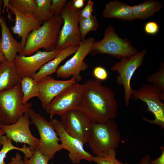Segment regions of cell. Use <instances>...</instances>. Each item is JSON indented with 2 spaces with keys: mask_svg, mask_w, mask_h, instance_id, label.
Wrapping results in <instances>:
<instances>
[{
  "mask_svg": "<svg viewBox=\"0 0 164 164\" xmlns=\"http://www.w3.org/2000/svg\"><path fill=\"white\" fill-rule=\"evenodd\" d=\"M84 84V92L78 108L92 121L103 122L115 119L118 103L114 92L96 79L87 80Z\"/></svg>",
  "mask_w": 164,
  "mask_h": 164,
  "instance_id": "1",
  "label": "cell"
},
{
  "mask_svg": "<svg viewBox=\"0 0 164 164\" xmlns=\"http://www.w3.org/2000/svg\"><path fill=\"white\" fill-rule=\"evenodd\" d=\"M63 21L60 16H54L38 29L28 35L20 55L29 56L40 49L50 51L56 49L60 31Z\"/></svg>",
  "mask_w": 164,
  "mask_h": 164,
  "instance_id": "2",
  "label": "cell"
},
{
  "mask_svg": "<svg viewBox=\"0 0 164 164\" xmlns=\"http://www.w3.org/2000/svg\"><path fill=\"white\" fill-rule=\"evenodd\" d=\"M121 139V134L114 120L103 122L92 121L87 142L95 156H102L111 149H116Z\"/></svg>",
  "mask_w": 164,
  "mask_h": 164,
  "instance_id": "3",
  "label": "cell"
},
{
  "mask_svg": "<svg viewBox=\"0 0 164 164\" xmlns=\"http://www.w3.org/2000/svg\"><path fill=\"white\" fill-rule=\"evenodd\" d=\"M31 123L36 127L40 137L37 149L50 160L56 152L63 149L52 120L44 117L30 108L27 111Z\"/></svg>",
  "mask_w": 164,
  "mask_h": 164,
  "instance_id": "4",
  "label": "cell"
},
{
  "mask_svg": "<svg viewBox=\"0 0 164 164\" xmlns=\"http://www.w3.org/2000/svg\"><path fill=\"white\" fill-rule=\"evenodd\" d=\"M81 10L74 8L72 1H67L59 15L63 21V25L59 32L56 49L61 50L80 45L82 41L79 26Z\"/></svg>",
  "mask_w": 164,
  "mask_h": 164,
  "instance_id": "5",
  "label": "cell"
},
{
  "mask_svg": "<svg viewBox=\"0 0 164 164\" xmlns=\"http://www.w3.org/2000/svg\"><path fill=\"white\" fill-rule=\"evenodd\" d=\"M23 97L20 83L0 92V117L3 124L15 123L32 107L31 102L23 104Z\"/></svg>",
  "mask_w": 164,
  "mask_h": 164,
  "instance_id": "6",
  "label": "cell"
},
{
  "mask_svg": "<svg viewBox=\"0 0 164 164\" xmlns=\"http://www.w3.org/2000/svg\"><path fill=\"white\" fill-rule=\"evenodd\" d=\"M92 51L107 54L121 59L129 57L138 52L129 40L120 37L111 25L106 29L103 39L99 41H95Z\"/></svg>",
  "mask_w": 164,
  "mask_h": 164,
  "instance_id": "7",
  "label": "cell"
},
{
  "mask_svg": "<svg viewBox=\"0 0 164 164\" xmlns=\"http://www.w3.org/2000/svg\"><path fill=\"white\" fill-rule=\"evenodd\" d=\"M131 97L133 100H140L144 102L148 107V111L154 116V119L150 120L142 116L143 119L150 123L164 129V92L151 84H143L138 89H132Z\"/></svg>",
  "mask_w": 164,
  "mask_h": 164,
  "instance_id": "8",
  "label": "cell"
},
{
  "mask_svg": "<svg viewBox=\"0 0 164 164\" xmlns=\"http://www.w3.org/2000/svg\"><path fill=\"white\" fill-rule=\"evenodd\" d=\"M95 39L89 37L82 40L74 54L63 65L58 67L57 77L67 79L71 77L78 83L82 80L80 73L86 70L88 65L84 61L86 56L92 52Z\"/></svg>",
  "mask_w": 164,
  "mask_h": 164,
  "instance_id": "9",
  "label": "cell"
},
{
  "mask_svg": "<svg viewBox=\"0 0 164 164\" xmlns=\"http://www.w3.org/2000/svg\"><path fill=\"white\" fill-rule=\"evenodd\" d=\"M147 52V50L145 49L134 55L122 58L111 67L112 71L118 73L116 81L118 84L123 87L126 106L129 105L132 93L130 85L132 77L136 70L142 65Z\"/></svg>",
  "mask_w": 164,
  "mask_h": 164,
  "instance_id": "10",
  "label": "cell"
},
{
  "mask_svg": "<svg viewBox=\"0 0 164 164\" xmlns=\"http://www.w3.org/2000/svg\"><path fill=\"white\" fill-rule=\"evenodd\" d=\"M84 89V84L76 82L70 86L54 98L46 111L50 119L54 115L61 116L67 111L78 108Z\"/></svg>",
  "mask_w": 164,
  "mask_h": 164,
  "instance_id": "11",
  "label": "cell"
},
{
  "mask_svg": "<svg viewBox=\"0 0 164 164\" xmlns=\"http://www.w3.org/2000/svg\"><path fill=\"white\" fill-rule=\"evenodd\" d=\"M60 117V121L66 132L84 145L87 142L92 121L85 113L78 108L74 109Z\"/></svg>",
  "mask_w": 164,
  "mask_h": 164,
  "instance_id": "12",
  "label": "cell"
},
{
  "mask_svg": "<svg viewBox=\"0 0 164 164\" xmlns=\"http://www.w3.org/2000/svg\"><path fill=\"white\" fill-rule=\"evenodd\" d=\"M60 50L57 49L50 51L39 50L29 56L17 55L14 62L18 74L21 78L32 77L42 66L55 57Z\"/></svg>",
  "mask_w": 164,
  "mask_h": 164,
  "instance_id": "13",
  "label": "cell"
},
{
  "mask_svg": "<svg viewBox=\"0 0 164 164\" xmlns=\"http://www.w3.org/2000/svg\"><path fill=\"white\" fill-rule=\"evenodd\" d=\"M31 122L27 111L15 123L2 124L0 127L6 136L15 142L27 144L33 152L37 149L39 138L35 137L29 128Z\"/></svg>",
  "mask_w": 164,
  "mask_h": 164,
  "instance_id": "14",
  "label": "cell"
},
{
  "mask_svg": "<svg viewBox=\"0 0 164 164\" xmlns=\"http://www.w3.org/2000/svg\"><path fill=\"white\" fill-rule=\"evenodd\" d=\"M52 121L63 149L69 152V157L73 163L78 164L82 160L93 161L94 156L84 149L81 142L66 132L60 121L55 119Z\"/></svg>",
  "mask_w": 164,
  "mask_h": 164,
  "instance_id": "15",
  "label": "cell"
},
{
  "mask_svg": "<svg viewBox=\"0 0 164 164\" xmlns=\"http://www.w3.org/2000/svg\"><path fill=\"white\" fill-rule=\"evenodd\" d=\"M37 81L39 95L38 97L45 110L53 99L67 87L76 82L71 78L66 80H58L50 76L44 77Z\"/></svg>",
  "mask_w": 164,
  "mask_h": 164,
  "instance_id": "16",
  "label": "cell"
},
{
  "mask_svg": "<svg viewBox=\"0 0 164 164\" xmlns=\"http://www.w3.org/2000/svg\"><path fill=\"white\" fill-rule=\"evenodd\" d=\"M3 2L4 6H6L15 15V24L11 29L13 33L21 38L20 43L23 49L29 34L39 28L42 24L34 15H24L19 12L10 4L9 0H3Z\"/></svg>",
  "mask_w": 164,
  "mask_h": 164,
  "instance_id": "17",
  "label": "cell"
},
{
  "mask_svg": "<svg viewBox=\"0 0 164 164\" xmlns=\"http://www.w3.org/2000/svg\"><path fill=\"white\" fill-rule=\"evenodd\" d=\"M2 37L0 42V50L5 60L14 62L17 53L20 54L23 48L20 42L15 39L8 27L3 16L0 17Z\"/></svg>",
  "mask_w": 164,
  "mask_h": 164,
  "instance_id": "18",
  "label": "cell"
},
{
  "mask_svg": "<svg viewBox=\"0 0 164 164\" xmlns=\"http://www.w3.org/2000/svg\"><path fill=\"white\" fill-rule=\"evenodd\" d=\"M78 46H71L60 50L53 59L44 65L32 77L38 81L45 77L50 76L56 73L60 64L67 57L75 53Z\"/></svg>",
  "mask_w": 164,
  "mask_h": 164,
  "instance_id": "19",
  "label": "cell"
},
{
  "mask_svg": "<svg viewBox=\"0 0 164 164\" xmlns=\"http://www.w3.org/2000/svg\"><path fill=\"white\" fill-rule=\"evenodd\" d=\"M16 70L14 62L5 59L0 62V92L20 83L21 79Z\"/></svg>",
  "mask_w": 164,
  "mask_h": 164,
  "instance_id": "20",
  "label": "cell"
},
{
  "mask_svg": "<svg viewBox=\"0 0 164 164\" xmlns=\"http://www.w3.org/2000/svg\"><path fill=\"white\" fill-rule=\"evenodd\" d=\"M102 14L103 17L106 19L115 18L129 21L135 20L132 6L117 0L106 4Z\"/></svg>",
  "mask_w": 164,
  "mask_h": 164,
  "instance_id": "21",
  "label": "cell"
},
{
  "mask_svg": "<svg viewBox=\"0 0 164 164\" xmlns=\"http://www.w3.org/2000/svg\"><path fill=\"white\" fill-rule=\"evenodd\" d=\"M162 7V3L155 0L143 2L140 4L132 6L133 17L134 19H146L159 11Z\"/></svg>",
  "mask_w": 164,
  "mask_h": 164,
  "instance_id": "22",
  "label": "cell"
},
{
  "mask_svg": "<svg viewBox=\"0 0 164 164\" xmlns=\"http://www.w3.org/2000/svg\"><path fill=\"white\" fill-rule=\"evenodd\" d=\"M20 84L23 94V104L27 103L33 97H38L39 95L38 83L32 77H26L22 78Z\"/></svg>",
  "mask_w": 164,
  "mask_h": 164,
  "instance_id": "23",
  "label": "cell"
},
{
  "mask_svg": "<svg viewBox=\"0 0 164 164\" xmlns=\"http://www.w3.org/2000/svg\"><path fill=\"white\" fill-rule=\"evenodd\" d=\"M1 143L2 148L0 151V164H6L4 159L6 157V155L9 152L13 150H17L23 152L25 156L24 159L31 158L34 153V152L25 144H24L22 148L15 146L12 144V140L5 135L2 136Z\"/></svg>",
  "mask_w": 164,
  "mask_h": 164,
  "instance_id": "24",
  "label": "cell"
},
{
  "mask_svg": "<svg viewBox=\"0 0 164 164\" xmlns=\"http://www.w3.org/2000/svg\"><path fill=\"white\" fill-rule=\"evenodd\" d=\"M36 1L37 6L34 16L42 24L54 16L50 9L52 0Z\"/></svg>",
  "mask_w": 164,
  "mask_h": 164,
  "instance_id": "25",
  "label": "cell"
},
{
  "mask_svg": "<svg viewBox=\"0 0 164 164\" xmlns=\"http://www.w3.org/2000/svg\"><path fill=\"white\" fill-rule=\"evenodd\" d=\"M10 4L20 13L34 15L36 8V0H9Z\"/></svg>",
  "mask_w": 164,
  "mask_h": 164,
  "instance_id": "26",
  "label": "cell"
},
{
  "mask_svg": "<svg viewBox=\"0 0 164 164\" xmlns=\"http://www.w3.org/2000/svg\"><path fill=\"white\" fill-rule=\"evenodd\" d=\"M96 17L92 15L87 18L79 17V26L82 40L85 39L86 35L91 31L96 30L99 27Z\"/></svg>",
  "mask_w": 164,
  "mask_h": 164,
  "instance_id": "27",
  "label": "cell"
},
{
  "mask_svg": "<svg viewBox=\"0 0 164 164\" xmlns=\"http://www.w3.org/2000/svg\"><path fill=\"white\" fill-rule=\"evenodd\" d=\"M147 81L162 92H164V64L162 63L159 70L147 77Z\"/></svg>",
  "mask_w": 164,
  "mask_h": 164,
  "instance_id": "28",
  "label": "cell"
},
{
  "mask_svg": "<svg viewBox=\"0 0 164 164\" xmlns=\"http://www.w3.org/2000/svg\"><path fill=\"white\" fill-rule=\"evenodd\" d=\"M116 149H112L102 156H95L93 161L97 164H128L123 163L118 161L116 158Z\"/></svg>",
  "mask_w": 164,
  "mask_h": 164,
  "instance_id": "29",
  "label": "cell"
},
{
  "mask_svg": "<svg viewBox=\"0 0 164 164\" xmlns=\"http://www.w3.org/2000/svg\"><path fill=\"white\" fill-rule=\"evenodd\" d=\"M49 161L38 149L34 152L31 158L23 160L24 164H48Z\"/></svg>",
  "mask_w": 164,
  "mask_h": 164,
  "instance_id": "30",
  "label": "cell"
},
{
  "mask_svg": "<svg viewBox=\"0 0 164 164\" xmlns=\"http://www.w3.org/2000/svg\"><path fill=\"white\" fill-rule=\"evenodd\" d=\"M67 1V0H52L50 9L54 16H59Z\"/></svg>",
  "mask_w": 164,
  "mask_h": 164,
  "instance_id": "31",
  "label": "cell"
},
{
  "mask_svg": "<svg viewBox=\"0 0 164 164\" xmlns=\"http://www.w3.org/2000/svg\"><path fill=\"white\" fill-rule=\"evenodd\" d=\"M93 75L96 79L101 81L106 80L108 77V73L104 67L100 66L94 68Z\"/></svg>",
  "mask_w": 164,
  "mask_h": 164,
  "instance_id": "32",
  "label": "cell"
},
{
  "mask_svg": "<svg viewBox=\"0 0 164 164\" xmlns=\"http://www.w3.org/2000/svg\"><path fill=\"white\" fill-rule=\"evenodd\" d=\"M159 29L158 24L154 21H150L145 23L144 27L145 32L150 35H154L157 34Z\"/></svg>",
  "mask_w": 164,
  "mask_h": 164,
  "instance_id": "33",
  "label": "cell"
},
{
  "mask_svg": "<svg viewBox=\"0 0 164 164\" xmlns=\"http://www.w3.org/2000/svg\"><path fill=\"white\" fill-rule=\"evenodd\" d=\"M94 2L89 0L84 8L81 10L80 17L84 18H87L92 15Z\"/></svg>",
  "mask_w": 164,
  "mask_h": 164,
  "instance_id": "34",
  "label": "cell"
},
{
  "mask_svg": "<svg viewBox=\"0 0 164 164\" xmlns=\"http://www.w3.org/2000/svg\"><path fill=\"white\" fill-rule=\"evenodd\" d=\"M162 151L160 155L156 159L152 160L151 164H164V147L162 146L160 147Z\"/></svg>",
  "mask_w": 164,
  "mask_h": 164,
  "instance_id": "35",
  "label": "cell"
},
{
  "mask_svg": "<svg viewBox=\"0 0 164 164\" xmlns=\"http://www.w3.org/2000/svg\"><path fill=\"white\" fill-rule=\"evenodd\" d=\"M7 164H24V163L21 155L17 152L15 156L11 158V162Z\"/></svg>",
  "mask_w": 164,
  "mask_h": 164,
  "instance_id": "36",
  "label": "cell"
},
{
  "mask_svg": "<svg viewBox=\"0 0 164 164\" xmlns=\"http://www.w3.org/2000/svg\"><path fill=\"white\" fill-rule=\"evenodd\" d=\"M73 6L75 9H81L84 4V0H73L72 1Z\"/></svg>",
  "mask_w": 164,
  "mask_h": 164,
  "instance_id": "37",
  "label": "cell"
},
{
  "mask_svg": "<svg viewBox=\"0 0 164 164\" xmlns=\"http://www.w3.org/2000/svg\"><path fill=\"white\" fill-rule=\"evenodd\" d=\"M151 159L150 156L147 154L145 155L138 164H151Z\"/></svg>",
  "mask_w": 164,
  "mask_h": 164,
  "instance_id": "38",
  "label": "cell"
},
{
  "mask_svg": "<svg viewBox=\"0 0 164 164\" xmlns=\"http://www.w3.org/2000/svg\"><path fill=\"white\" fill-rule=\"evenodd\" d=\"M5 134L1 128H0V146L2 145L1 140L2 138V136L4 135Z\"/></svg>",
  "mask_w": 164,
  "mask_h": 164,
  "instance_id": "39",
  "label": "cell"
},
{
  "mask_svg": "<svg viewBox=\"0 0 164 164\" xmlns=\"http://www.w3.org/2000/svg\"><path fill=\"white\" fill-rule=\"evenodd\" d=\"M3 2V0H0V17L2 16L3 13V10L2 9V4Z\"/></svg>",
  "mask_w": 164,
  "mask_h": 164,
  "instance_id": "40",
  "label": "cell"
},
{
  "mask_svg": "<svg viewBox=\"0 0 164 164\" xmlns=\"http://www.w3.org/2000/svg\"><path fill=\"white\" fill-rule=\"evenodd\" d=\"M0 41H1V39H0ZM5 59L4 57V56L0 50V61H1Z\"/></svg>",
  "mask_w": 164,
  "mask_h": 164,
  "instance_id": "41",
  "label": "cell"
},
{
  "mask_svg": "<svg viewBox=\"0 0 164 164\" xmlns=\"http://www.w3.org/2000/svg\"><path fill=\"white\" fill-rule=\"evenodd\" d=\"M3 124V123L2 121V119H1V118L0 117V127H1V126Z\"/></svg>",
  "mask_w": 164,
  "mask_h": 164,
  "instance_id": "42",
  "label": "cell"
},
{
  "mask_svg": "<svg viewBox=\"0 0 164 164\" xmlns=\"http://www.w3.org/2000/svg\"></svg>",
  "mask_w": 164,
  "mask_h": 164,
  "instance_id": "43",
  "label": "cell"
}]
</instances>
